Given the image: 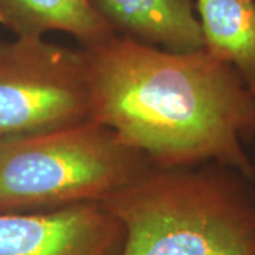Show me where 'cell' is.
<instances>
[{
    "label": "cell",
    "mask_w": 255,
    "mask_h": 255,
    "mask_svg": "<svg viewBox=\"0 0 255 255\" xmlns=\"http://www.w3.org/2000/svg\"><path fill=\"white\" fill-rule=\"evenodd\" d=\"M90 119L156 167L220 164L253 179L244 142L255 95L234 67L204 48L169 51L125 36L84 48Z\"/></svg>",
    "instance_id": "1"
},
{
    "label": "cell",
    "mask_w": 255,
    "mask_h": 255,
    "mask_svg": "<svg viewBox=\"0 0 255 255\" xmlns=\"http://www.w3.org/2000/svg\"><path fill=\"white\" fill-rule=\"evenodd\" d=\"M220 164L156 167L101 201L125 231L121 255H255V194Z\"/></svg>",
    "instance_id": "2"
},
{
    "label": "cell",
    "mask_w": 255,
    "mask_h": 255,
    "mask_svg": "<svg viewBox=\"0 0 255 255\" xmlns=\"http://www.w3.org/2000/svg\"><path fill=\"white\" fill-rule=\"evenodd\" d=\"M153 164L110 128L87 119L0 139V213L102 201Z\"/></svg>",
    "instance_id": "3"
},
{
    "label": "cell",
    "mask_w": 255,
    "mask_h": 255,
    "mask_svg": "<svg viewBox=\"0 0 255 255\" xmlns=\"http://www.w3.org/2000/svg\"><path fill=\"white\" fill-rule=\"evenodd\" d=\"M90 119L85 50L43 38L0 41V139Z\"/></svg>",
    "instance_id": "4"
},
{
    "label": "cell",
    "mask_w": 255,
    "mask_h": 255,
    "mask_svg": "<svg viewBox=\"0 0 255 255\" xmlns=\"http://www.w3.org/2000/svg\"><path fill=\"white\" fill-rule=\"evenodd\" d=\"M125 231L101 201L0 213V255H121Z\"/></svg>",
    "instance_id": "5"
},
{
    "label": "cell",
    "mask_w": 255,
    "mask_h": 255,
    "mask_svg": "<svg viewBox=\"0 0 255 255\" xmlns=\"http://www.w3.org/2000/svg\"><path fill=\"white\" fill-rule=\"evenodd\" d=\"M117 34L187 53L203 48L194 0H92Z\"/></svg>",
    "instance_id": "6"
},
{
    "label": "cell",
    "mask_w": 255,
    "mask_h": 255,
    "mask_svg": "<svg viewBox=\"0 0 255 255\" xmlns=\"http://www.w3.org/2000/svg\"><path fill=\"white\" fill-rule=\"evenodd\" d=\"M0 24L26 38H43L50 31L67 33L84 48L117 36L92 0H0Z\"/></svg>",
    "instance_id": "7"
},
{
    "label": "cell",
    "mask_w": 255,
    "mask_h": 255,
    "mask_svg": "<svg viewBox=\"0 0 255 255\" xmlns=\"http://www.w3.org/2000/svg\"><path fill=\"white\" fill-rule=\"evenodd\" d=\"M203 48L237 70L255 95V0H194Z\"/></svg>",
    "instance_id": "8"
}]
</instances>
